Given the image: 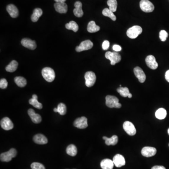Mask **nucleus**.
Returning a JSON list of instances; mask_svg holds the SVG:
<instances>
[{
	"mask_svg": "<svg viewBox=\"0 0 169 169\" xmlns=\"http://www.w3.org/2000/svg\"><path fill=\"white\" fill-rule=\"evenodd\" d=\"M42 75L44 79L48 82H51L55 79V71L49 67H45L42 70Z\"/></svg>",
	"mask_w": 169,
	"mask_h": 169,
	"instance_id": "nucleus-1",
	"label": "nucleus"
},
{
	"mask_svg": "<svg viewBox=\"0 0 169 169\" xmlns=\"http://www.w3.org/2000/svg\"><path fill=\"white\" fill-rule=\"evenodd\" d=\"M106 105L110 108H120L122 106L120 103H119L118 99L112 95H107L106 97Z\"/></svg>",
	"mask_w": 169,
	"mask_h": 169,
	"instance_id": "nucleus-2",
	"label": "nucleus"
},
{
	"mask_svg": "<svg viewBox=\"0 0 169 169\" xmlns=\"http://www.w3.org/2000/svg\"><path fill=\"white\" fill-rule=\"evenodd\" d=\"M142 32V29L139 25H134L128 29L127 31V36L131 39H134L138 37Z\"/></svg>",
	"mask_w": 169,
	"mask_h": 169,
	"instance_id": "nucleus-3",
	"label": "nucleus"
},
{
	"mask_svg": "<svg viewBox=\"0 0 169 169\" xmlns=\"http://www.w3.org/2000/svg\"><path fill=\"white\" fill-rule=\"evenodd\" d=\"M105 57L107 59L110 61V64L112 65H115L116 64L119 63L121 60L120 54L116 52L108 51L105 53Z\"/></svg>",
	"mask_w": 169,
	"mask_h": 169,
	"instance_id": "nucleus-4",
	"label": "nucleus"
},
{
	"mask_svg": "<svg viewBox=\"0 0 169 169\" xmlns=\"http://www.w3.org/2000/svg\"><path fill=\"white\" fill-rule=\"evenodd\" d=\"M17 154V151L15 149H12L9 151L2 153L0 155L1 161L5 162H9L13 158L15 157Z\"/></svg>",
	"mask_w": 169,
	"mask_h": 169,
	"instance_id": "nucleus-5",
	"label": "nucleus"
},
{
	"mask_svg": "<svg viewBox=\"0 0 169 169\" xmlns=\"http://www.w3.org/2000/svg\"><path fill=\"white\" fill-rule=\"evenodd\" d=\"M139 6L141 9L145 12H151L154 10V5L149 0H142L139 3Z\"/></svg>",
	"mask_w": 169,
	"mask_h": 169,
	"instance_id": "nucleus-6",
	"label": "nucleus"
},
{
	"mask_svg": "<svg viewBox=\"0 0 169 169\" xmlns=\"http://www.w3.org/2000/svg\"><path fill=\"white\" fill-rule=\"evenodd\" d=\"M84 79L86 80V85L90 87L94 86L96 80V77L95 73L92 72H87L85 73Z\"/></svg>",
	"mask_w": 169,
	"mask_h": 169,
	"instance_id": "nucleus-7",
	"label": "nucleus"
},
{
	"mask_svg": "<svg viewBox=\"0 0 169 169\" xmlns=\"http://www.w3.org/2000/svg\"><path fill=\"white\" fill-rule=\"evenodd\" d=\"M123 128L126 133L130 136H134L136 133L135 126L130 121H126L123 124Z\"/></svg>",
	"mask_w": 169,
	"mask_h": 169,
	"instance_id": "nucleus-8",
	"label": "nucleus"
},
{
	"mask_svg": "<svg viewBox=\"0 0 169 169\" xmlns=\"http://www.w3.org/2000/svg\"><path fill=\"white\" fill-rule=\"evenodd\" d=\"M93 47V42L90 40H86L82 41L79 45V46L76 47V51L78 52L87 51Z\"/></svg>",
	"mask_w": 169,
	"mask_h": 169,
	"instance_id": "nucleus-9",
	"label": "nucleus"
},
{
	"mask_svg": "<svg viewBox=\"0 0 169 169\" xmlns=\"http://www.w3.org/2000/svg\"><path fill=\"white\" fill-rule=\"evenodd\" d=\"M73 125L75 127L79 129H85L88 126L87 119L84 117L78 118L75 120Z\"/></svg>",
	"mask_w": 169,
	"mask_h": 169,
	"instance_id": "nucleus-10",
	"label": "nucleus"
},
{
	"mask_svg": "<svg viewBox=\"0 0 169 169\" xmlns=\"http://www.w3.org/2000/svg\"><path fill=\"white\" fill-rule=\"evenodd\" d=\"M157 150L155 147H145L142 149L141 153L142 155L146 157H153L157 153Z\"/></svg>",
	"mask_w": 169,
	"mask_h": 169,
	"instance_id": "nucleus-11",
	"label": "nucleus"
},
{
	"mask_svg": "<svg viewBox=\"0 0 169 169\" xmlns=\"http://www.w3.org/2000/svg\"><path fill=\"white\" fill-rule=\"evenodd\" d=\"M1 128L5 130H10L14 127V125L9 118L5 117L2 118L1 121Z\"/></svg>",
	"mask_w": 169,
	"mask_h": 169,
	"instance_id": "nucleus-12",
	"label": "nucleus"
},
{
	"mask_svg": "<svg viewBox=\"0 0 169 169\" xmlns=\"http://www.w3.org/2000/svg\"><path fill=\"white\" fill-rule=\"evenodd\" d=\"M134 71L135 76L138 79L139 82L144 83L146 80V76L142 69L139 67H136L134 69Z\"/></svg>",
	"mask_w": 169,
	"mask_h": 169,
	"instance_id": "nucleus-13",
	"label": "nucleus"
},
{
	"mask_svg": "<svg viewBox=\"0 0 169 169\" xmlns=\"http://www.w3.org/2000/svg\"><path fill=\"white\" fill-rule=\"evenodd\" d=\"M147 66L152 70H155L157 68L158 64L156 61L155 58L152 55L148 56L145 59Z\"/></svg>",
	"mask_w": 169,
	"mask_h": 169,
	"instance_id": "nucleus-14",
	"label": "nucleus"
},
{
	"mask_svg": "<svg viewBox=\"0 0 169 169\" xmlns=\"http://www.w3.org/2000/svg\"><path fill=\"white\" fill-rule=\"evenodd\" d=\"M21 44L24 47L31 50H34L36 48V42L34 40H31L30 39L24 38L22 39L21 40Z\"/></svg>",
	"mask_w": 169,
	"mask_h": 169,
	"instance_id": "nucleus-15",
	"label": "nucleus"
},
{
	"mask_svg": "<svg viewBox=\"0 0 169 169\" xmlns=\"http://www.w3.org/2000/svg\"><path fill=\"white\" fill-rule=\"evenodd\" d=\"M113 162L114 165L117 167H121L125 165L126 164V161L125 158L120 154H117L113 157Z\"/></svg>",
	"mask_w": 169,
	"mask_h": 169,
	"instance_id": "nucleus-16",
	"label": "nucleus"
},
{
	"mask_svg": "<svg viewBox=\"0 0 169 169\" xmlns=\"http://www.w3.org/2000/svg\"><path fill=\"white\" fill-rule=\"evenodd\" d=\"M28 114L34 123L39 124L41 122V117L40 115L35 112L33 109H29Z\"/></svg>",
	"mask_w": 169,
	"mask_h": 169,
	"instance_id": "nucleus-17",
	"label": "nucleus"
},
{
	"mask_svg": "<svg viewBox=\"0 0 169 169\" xmlns=\"http://www.w3.org/2000/svg\"><path fill=\"white\" fill-rule=\"evenodd\" d=\"M75 9H73V13L77 17H81L83 16L84 12L82 9V4L80 1H76L74 4Z\"/></svg>",
	"mask_w": 169,
	"mask_h": 169,
	"instance_id": "nucleus-18",
	"label": "nucleus"
},
{
	"mask_svg": "<svg viewBox=\"0 0 169 169\" xmlns=\"http://www.w3.org/2000/svg\"><path fill=\"white\" fill-rule=\"evenodd\" d=\"M54 7L56 12L59 13H66L67 12V5L65 2H56Z\"/></svg>",
	"mask_w": 169,
	"mask_h": 169,
	"instance_id": "nucleus-19",
	"label": "nucleus"
},
{
	"mask_svg": "<svg viewBox=\"0 0 169 169\" xmlns=\"http://www.w3.org/2000/svg\"><path fill=\"white\" fill-rule=\"evenodd\" d=\"M7 11L9 13L11 17L12 18H16L19 15V12L16 6L14 5L9 4L7 6Z\"/></svg>",
	"mask_w": 169,
	"mask_h": 169,
	"instance_id": "nucleus-20",
	"label": "nucleus"
},
{
	"mask_svg": "<svg viewBox=\"0 0 169 169\" xmlns=\"http://www.w3.org/2000/svg\"><path fill=\"white\" fill-rule=\"evenodd\" d=\"M33 140L35 143L40 145L47 144L48 142L47 138L41 134H38L35 135L33 137Z\"/></svg>",
	"mask_w": 169,
	"mask_h": 169,
	"instance_id": "nucleus-21",
	"label": "nucleus"
},
{
	"mask_svg": "<svg viewBox=\"0 0 169 169\" xmlns=\"http://www.w3.org/2000/svg\"><path fill=\"white\" fill-rule=\"evenodd\" d=\"M101 168L103 169H113L114 163L110 159H104L101 161Z\"/></svg>",
	"mask_w": 169,
	"mask_h": 169,
	"instance_id": "nucleus-22",
	"label": "nucleus"
},
{
	"mask_svg": "<svg viewBox=\"0 0 169 169\" xmlns=\"http://www.w3.org/2000/svg\"><path fill=\"white\" fill-rule=\"evenodd\" d=\"M103 139H104L105 141V144H106L108 146L110 145H116L118 142V138L117 135H113L111 138H108V137H103Z\"/></svg>",
	"mask_w": 169,
	"mask_h": 169,
	"instance_id": "nucleus-23",
	"label": "nucleus"
},
{
	"mask_svg": "<svg viewBox=\"0 0 169 169\" xmlns=\"http://www.w3.org/2000/svg\"><path fill=\"white\" fill-rule=\"evenodd\" d=\"M87 30L90 33H94L99 31L100 30V27L98 25L95 24V21H91L88 23Z\"/></svg>",
	"mask_w": 169,
	"mask_h": 169,
	"instance_id": "nucleus-24",
	"label": "nucleus"
},
{
	"mask_svg": "<svg viewBox=\"0 0 169 169\" xmlns=\"http://www.w3.org/2000/svg\"><path fill=\"white\" fill-rule=\"evenodd\" d=\"M43 14L42 9L40 8H36L33 10V13L31 16V20L32 22H36Z\"/></svg>",
	"mask_w": 169,
	"mask_h": 169,
	"instance_id": "nucleus-25",
	"label": "nucleus"
},
{
	"mask_svg": "<svg viewBox=\"0 0 169 169\" xmlns=\"http://www.w3.org/2000/svg\"><path fill=\"white\" fill-rule=\"evenodd\" d=\"M18 63L16 61L13 60L6 66V71L8 72H13L16 71L18 67Z\"/></svg>",
	"mask_w": 169,
	"mask_h": 169,
	"instance_id": "nucleus-26",
	"label": "nucleus"
},
{
	"mask_svg": "<svg viewBox=\"0 0 169 169\" xmlns=\"http://www.w3.org/2000/svg\"><path fill=\"white\" fill-rule=\"evenodd\" d=\"M167 111L163 108H160L158 109L155 112V117L158 119H163L166 117Z\"/></svg>",
	"mask_w": 169,
	"mask_h": 169,
	"instance_id": "nucleus-27",
	"label": "nucleus"
},
{
	"mask_svg": "<svg viewBox=\"0 0 169 169\" xmlns=\"http://www.w3.org/2000/svg\"><path fill=\"white\" fill-rule=\"evenodd\" d=\"M14 81L17 86L20 87H25L27 84L26 79L22 77H16L14 79Z\"/></svg>",
	"mask_w": 169,
	"mask_h": 169,
	"instance_id": "nucleus-28",
	"label": "nucleus"
},
{
	"mask_svg": "<svg viewBox=\"0 0 169 169\" xmlns=\"http://www.w3.org/2000/svg\"><path fill=\"white\" fill-rule=\"evenodd\" d=\"M77 149L74 145L71 144L69 145L66 149V153L68 155L72 157H74L77 154Z\"/></svg>",
	"mask_w": 169,
	"mask_h": 169,
	"instance_id": "nucleus-29",
	"label": "nucleus"
},
{
	"mask_svg": "<svg viewBox=\"0 0 169 169\" xmlns=\"http://www.w3.org/2000/svg\"><path fill=\"white\" fill-rule=\"evenodd\" d=\"M65 27L68 30H72L74 32H77L79 30L78 24L74 21H71L65 25Z\"/></svg>",
	"mask_w": 169,
	"mask_h": 169,
	"instance_id": "nucleus-30",
	"label": "nucleus"
},
{
	"mask_svg": "<svg viewBox=\"0 0 169 169\" xmlns=\"http://www.w3.org/2000/svg\"><path fill=\"white\" fill-rule=\"evenodd\" d=\"M103 15L104 16L108 17L110 18L113 21L116 20V17L113 12L111 10H110L109 9L105 8L103 10L102 12Z\"/></svg>",
	"mask_w": 169,
	"mask_h": 169,
	"instance_id": "nucleus-31",
	"label": "nucleus"
},
{
	"mask_svg": "<svg viewBox=\"0 0 169 169\" xmlns=\"http://www.w3.org/2000/svg\"><path fill=\"white\" fill-rule=\"evenodd\" d=\"M107 4L109 7V9L111 10L113 12L117 11L118 2L117 0H108Z\"/></svg>",
	"mask_w": 169,
	"mask_h": 169,
	"instance_id": "nucleus-32",
	"label": "nucleus"
},
{
	"mask_svg": "<svg viewBox=\"0 0 169 169\" xmlns=\"http://www.w3.org/2000/svg\"><path fill=\"white\" fill-rule=\"evenodd\" d=\"M117 91L121 96L124 97H128V95L130 94L129 89L126 87H120L117 89Z\"/></svg>",
	"mask_w": 169,
	"mask_h": 169,
	"instance_id": "nucleus-33",
	"label": "nucleus"
},
{
	"mask_svg": "<svg viewBox=\"0 0 169 169\" xmlns=\"http://www.w3.org/2000/svg\"><path fill=\"white\" fill-rule=\"evenodd\" d=\"M29 103L31 105H32L34 107L37 108V109H40L42 108V105L41 103L38 102V99L31 98L29 100Z\"/></svg>",
	"mask_w": 169,
	"mask_h": 169,
	"instance_id": "nucleus-34",
	"label": "nucleus"
},
{
	"mask_svg": "<svg viewBox=\"0 0 169 169\" xmlns=\"http://www.w3.org/2000/svg\"><path fill=\"white\" fill-rule=\"evenodd\" d=\"M58 112L61 115H64L66 113V107L63 103H60L57 106Z\"/></svg>",
	"mask_w": 169,
	"mask_h": 169,
	"instance_id": "nucleus-35",
	"label": "nucleus"
},
{
	"mask_svg": "<svg viewBox=\"0 0 169 169\" xmlns=\"http://www.w3.org/2000/svg\"><path fill=\"white\" fill-rule=\"evenodd\" d=\"M32 169H45L43 165L39 162H34L31 164Z\"/></svg>",
	"mask_w": 169,
	"mask_h": 169,
	"instance_id": "nucleus-36",
	"label": "nucleus"
},
{
	"mask_svg": "<svg viewBox=\"0 0 169 169\" xmlns=\"http://www.w3.org/2000/svg\"><path fill=\"white\" fill-rule=\"evenodd\" d=\"M168 36V34L165 30H162L159 33V38L162 41H165L166 40Z\"/></svg>",
	"mask_w": 169,
	"mask_h": 169,
	"instance_id": "nucleus-37",
	"label": "nucleus"
},
{
	"mask_svg": "<svg viewBox=\"0 0 169 169\" xmlns=\"http://www.w3.org/2000/svg\"><path fill=\"white\" fill-rule=\"evenodd\" d=\"M8 86V82L6 79H2L0 80V87L1 89H6Z\"/></svg>",
	"mask_w": 169,
	"mask_h": 169,
	"instance_id": "nucleus-38",
	"label": "nucleus"
},
{
	"mask_svg": "<svg viewBox=\"0 0 169 169\" xmlns=\"http://www.w3.org/2000/svg\"><path fill=\"white\" fill-rule=\"evenodd\" d=\"M109 47H110V42L108 40H104L102 45L103 49L104 51H106L109 48Z\"/></svg>",
	"mask_w": 169,
	"mask_h": 169,
	"instance_id": "nucleus-39",
	"label": "nucleus"
},
{
	"mask_svg": "<svg viewBox=\"0 0 169 169\" xmlns=\"http://www.w3.org/2000/svg\"><path fill=\"white\" fill-rule=\"evenodd\" d=\"M113 51H115V52H119L120 51L122 50V48L119 45H114L113 46Z\"/></svg>",
	"mask_w": 169,
	"mask_h": 169,
	"instance_id": "nucleus-40",
	"label": "nucleus"
},
{
	"mask_svg": "<svg viewBox=\"0 0 169 169\" xmlns=\"http://www.w3.org/2000/svg\"><path fill=\"white\" fill-rule=\"evenodd\" d=\"M151 169H166V168L163 166L156 165L153 166Z\"/></svg>",
	"mask_w": 169,
	"mask_h": 169,
	"instance_id": "nucleus-41",
	"label": "nucleus"
},
{
	"mask_svg": "<svg viewBox=\"0 0 169 169\" xmlns=\"http://www.w3.org/2000/svg\"><path fill=\"white\" fill-rule=\"evenodd\" d=\"M165 77L166 80H167L168 82H169V70L166 72Z\"/></svg>",
	"mask_w": 169,
	"mask_h": 169,
	"instance_id": "nucleus-42",
	"label": "nucleus"
},
{
	"mask_svg": "<svg viewBox=\"0 0 169 169\" xmlns=\"http://www.w3.org/2000/svg\"><path fill=\"white\" fill-rule=\"evenodd\" d=\"M66 0H55V1L56 2H65Z\"/></svg>",
	"mask_w": 169,
	"mask_h": 169,
	"instance_id": "nucleus-43",
	"label": "nucleus"
},
{
	"mask_svg": "<svg viewBox=\"0 0 169 169\" xmlns=\"http://www.w3.org/2000/svg\"><path fill=\"white\" fill-rule=\"evenodd\" d=\"M128 98H131V97H132V95H131V94L130 93V94H129V95H128Z\"/></svg>",
	"mask_w": 169,
	"mask_h": 169,
	"instance_id": "nucleus-44",
	"label": "nucleus"
},
{
	"mask_svg": "<svg viewBox=\"0 0 169 169\" xmlns=\"http://www.w3.org/2000/svg\"><path fill=\"white\" fill-rule=\"evenodd\" d=\"M54 112H58V110H57V108H54Z\"/></svg>",
	"mask_w": 169,
	"mask_h": 169,
	"instance_id": "nucleus-45",
	"label": "nucleus"
},
{
	"mask_svg": "<svg viewBox=\"0 0 169 169\" xmlns=\"http://www.w3.org/2000/svg\"><path fill=\"white\" fill-rule=\"evenodd\" d=\"M168 134H169V129H168Z\"/></svg>",
	"mask_w": 169,
	"mask_h": 169,
	"instance_id": "nucleus-46",
	"label": "nucleus"
}]
</instances>
